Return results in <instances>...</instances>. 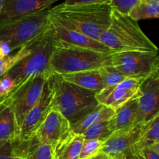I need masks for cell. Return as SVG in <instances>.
Listing matches in <instances>:
<instances>
[{"instance_id":"cell-23","label":"cell","mask_w":159,"mask_h":159,"mask_svg":"<svg viewBox=\"0 0 159 159\" xmlns=\"http://www.w3.org/2000/svg\"><path fill=\"white\" fill-rule=\"evenodd\" d=\"M31 43H32V41L18 48L13 52L0 57V77L6 74L21 59H23L29 54L31 50Z\"/></svg>"},{"instance_id":"cell-18","label":"cell","mask_w":159,"mask_h":159,"mask_svg":"<svg viewBox=\"0 0 159 159\" xmlns=\"http://www.w3.org/2000/svg\"><path fill=\"white\" fill-rule=\"evenodd\" d=\"M19 130L10 104L5 98L0 103V143L17 141Z\"/></svg>"},{"instance_id":"cell-21","label":"cell","mask_w":159,"mask_h":159,"mask_svg":"<svg viewBox=\"0 0 159 159\" xmlns=\"http://www.w3.org/2000/svg\"><path fill=\"white\" fill-rule=\"evenodd\" d=\"M159 143V114L145 123L134 152H140L144 148Z\"/></svg>"},{"instance_id":"cell-17","label":"cell","mask_w":159,"mask_h":159,"mask_svg":"<svg viewBox=\"0 0 159 159\" xmlns=\"http://www.w3.org/2000/svg\"><path fill=\"white\" fill-rule=\"evenodd\" d=\"M84 139L82 134L71 132L52 148V159H79Z\"/></svg>"},{"instance_id":"cell-37","label":"cell","mask_w":159,"mask_h":159,"mask_svg":"<svg viewBox=\"0 0 159 159\" xmlns=\"http://www.w3.org/2000/svg\"><path fill=\"white\" fill-rule=\"evenodd\" d=\"M4 99H5V98H0V103H1V102H2L3 100H4Z\"/></svg>"},{"instance_id":"cell-20","label":"cell","mask_w":159,"mask_h":159,"mask_svg":"<svg viewBox=\"0 0 159 159\" xmlns=\"http://www.w3.org/2000/svg\"><path fill=\"white\" fill-rule=\"evenodd\" d=\"M115 110L99 104L95 110L89 112L75 124H71V131L77 134H82L89 127L96 123L110 120L113 116Z\"/></svg>"},{"instance_id":"cell-8","label":"cell","mask_w":159,"mask_h":159,"mask_svg":"<svg viewBox=\"0 0 159 159\" xmlns=\"http://www.w3.org/2000/svg\"><path fill=\"white\" fill-rule=\"evenodd\" d=\"M48 78L46 75L30 78L6 97L13 111L19 134L26 116L40 99Z\"/></svg>"},{"instance_id":"cell-26","label":"cell","mask_w":159,"mask_h":159,"mask_svg":"<svg viewBox=\"0 0 159 159\" xmlns=\"http://www.w3.org/2000/svg\"><path fill=\"white\" fill-rule=\"evenodd\" d=\"M103 141L97 139H84L79 159H89L99 153Z\"/></svg>"},{"instance_id":"cell-27","label":"cell","mask_w":159,"mask_h":159,"mask_svg":"<svg viewBox=\"0 0 159 159\" xmlns=\"http://www.w3.org/2000/svg\"><path fill=\"white\" fill-rule=\"evenodd\" d=\"M16 88V83L8 73L0 77V98H6Z\"/></svg>"},{"instance_id":"cell-32","label":"cell","mask_w":159,"mask_h":159,"mask_svg":"<svg viewBox=\"0 0 159 159\" xmlns=\"http://www.w3.org/2000/svg\"><path fill=\"white\" fill-rule=\"evenodd\" d=\"M125 159H144L141 152H133L125 155Z\"/></svg>"},{"instance_id":"cell-22","label":"cell","mask_w":159,"mask_h":159,"mask_svg":"<svg viewBox=\"0 0 159 159\" xmlns=\"http://www.w3.org/2000/svg\"><path fill=\"white\" fill-rule=\"evenodd\" d=\"M128 16L137 22L141 20L158 18L159 2L139 0L129 12Z\"/></svg>"},{"instance_id":"cell-10","label":"cell","mask_w":159,"mask_h":159,"mask_svg":"<svg viewBox=\"0 0 159 159\" xmlns=\"http://www.w3.org/2000/svg\"><path fill=\"white\" fill-rule=\"evenodd\" d=\"M52 100V89L51 83L47 79L41 96L37 103L30 110L25 117L20 128L17 141L23 142L30 139L49 113Z\"/></svg>"},{"instance_id":"cell-2","label":"cell","mask_w":159,"mask_h":159,"mask_svg":"<svg viewBox=\"0 0 159 159\" xmlns=\"http://www.w3.org/2000/svg\"><path fill=\"white\" fill-rule=\"evenodd\" d=\"M52 89L51 109L60 112L73 124L99 105L96 92L80 88L64 80L59 75L48 76Z\"/></svg>"},{"instance_id":"cell-15","label":"cell","mask_w":159,"mask_h":159,"mask_svg":"<svg viewBox=\"0 0 159 159\" xmlns=\"http://www.w3.org/2000/svg\"><path fill=\"white\" fill-rule=\"evenodd\" d=\"M59 0H3L0 20L16 18L48 9Z\"/></svg>"},{"instance_id":"cell-34","label":"cell","mask_w":159,"mask_h":159,"mask_svg":"<svg viewBox=\"0 0 159 159\" xmlns=\"http://www.w3.org/2000/svg\"><path fill=\"white\" fill-rule=\"evenodd\" d=\"M110 159H125V155H116V156L115 157H113V158H110Z\"/></svg>"},{"instance_id":"cell-19","label":"cell","mask_w":159,"mask_h":159,"mask_svg":"<svg viewBox=\"0 0 159 159\" xmlns=\"http://www.w3.org/2000/svg\"><path fill=\"white\" fill-rule=\"evenodd\" d=\"M60 76L66 82L85 89L96 92V93L103 89L102 79L99 69L70 73Z\"/></svg>"},{"instance_id":"cell-7","label":"cell","mask_w":159,"mask_h":159,"mask_svg":"<svg viewBox=\"0 0 159 159\" xmlns=\"http://www.w3.org/2000/svg\"><path fill=\"white\" fill-rule=\"evenodd\" d=\"M110 65L130 79L143 80L152 73L159 71L158 53L114 52L110 55Z\"/></svg>"},{"instance_id":"cell-13","label":"cell","mask_w":159,"mask_h":159,"mask_svg":"<svg viewBox=\"0 0 159 159\" xmlns=\"http://www.w3.org/2000/svg\"><path fill=\"white\" fill-rule=\"evenodd\" d=\"M145 124V123H144ZM144 124H138L128 130L115 132L102 143L100 152L110 158L133 152Z\"/></svg>"},{"instance_id":"cell-5","label":"cell","mask_w":159,"mask_h":159,"mask_svg":"<svg viewBox=\"0 0 159 159\" xmlns=\"http://www.w3.org/2000/svg\"><path fill=\"white\" fill-rule=\"evenodd\" d=\"M49 26V9L0 20V57L30 43Z\"/></svg>"},{"instance_id":"cell-35","label":"cell","mask_w":159,"mask_h":159,"mask_svg":"<svg viewBox=\"0 0 159 159\" xmlns=\"http://www.w3.org/2000/svg\"><path fill=\"white\" fill-rule=\"evenodd\" d=\"M2 4H3V0H0V11H1L2 7Z\"/></svg>"},{"instance_id":"cell-31","label":"cell","mask_w":159,"mask_h":159,"mask_svg":"<svg viewBox=\"0 0 159 159\" xmlns=\"http://www.w3.org/2000/svg\"><path fill=\"white\" fill-rule=\"evenodd\" d=\"M111 0H65L64 3L68 5L92 4V3H110Z\"/></svg>"},{"instance_id":"cell-33","label":"cell","mask_w":159,"mask_h":159,"mask_svg":"<svg viewBox=\"0 0 159 159\" xmlns=\"http://www.w3.org/2000/svg\"><path fill=\"white\" fill-rule=\"evenodd\" d=\"M89 159H110V157H109L108 155L102 153V152H99V153L96 154V155L91 157V158H89Z\"/></svg>"},{"instance_id":"cell-36","label":"cell","mask_w":159,"mask_h":159,"mask_svg":"<svg viewBox=\"0 0 159 159\" xmlns=\"http://www.w3.org/2000/svg\"><path fill=\"white\" fill-rule=\"evenodd\" d=\"M148 1L154 2H159V0H148Z\"/></svg>"},{"instance_id":"cell-29","label":"cell","mask_w":159,"mask_h":159,"mask_svg":"<svg viewBox=\"0 0 159 159\" xmlns=\"http://www.w3.org/2000/svg\"><path fill=\"white\" fill-rule=\"evenodd\" d=\"M16 141H8L0 143V159H20L15 149Z\"/></svg>"},{"instance_id":"cell-30","label":"cell","mask_w":159,"mask_h":159,"mask_svg":"<svg viewBox=\"0 0 159 159\" xmlns=\"http://www.w3.org/2000/svg\"><path fill=\"white\" fill-rule=\"evenodd\" d=\"M140 152L144 159H159V143L144 148Z\"/></svg>"},{"instance_id":"cell-12","label":"cell","mask_w":159,"mask_h":159,"mask_svg":"<svg viewBox=\"0 0 159 159\" xmlns=\"http://www.w3.org/2000/svg\"><path fill=\"white\" fill-rule=\"evenodd\" d=\"M143 80L127 79L118 85L103 89L96 93V100L99 104L116 110L138 96L139 86Z\"/></svg>"},{"instance_id":"cell-25","label":"cell","mask_w":159,"mask_h":159,"mask_svg":"<svg viewBox=\"0 0 159 159\" xmlns=\"http://www.w3.org/2000/svg\"><path fill=\"white\" fill-rule=\"evenodd\" d=\"M99 71L102 79L103 89L118 85L126 79H130L122 74L111 65H106L99 68Z\"/></svg>"},{"instance_id":"cell-1","label":"cell","mask_w":159,"mask_h":159,"mask_svg":"<svg viewBox=\"0 0 159 159\" xmlns=\"http://www.w3.org/2000/svg\"><path fill=\"white\" fill-rule=\"evenodd\" d=\"M112 12L110 3L68 5L63 2L49 9L50 14L61 24L96 40L110 26Z\"/></svg>"},{"instance_id":"cell-11","label":"cell","mask_w":159,"mask_h":159,"mask_svg":"<svg viewBox=\"0 0 159 159\" xmlns=\"http://www.w3.org/2000/svg\"><path fill=\"white\" fill-rule=\"evenodd\" d=\"M71 124L60 112L51 109L47 117L32 138L54 147L71 133Z\"/></svg>"},{"instance_id":"cell-16","label":"cell","mask_w":159,"mask_h":159,"mask_svg":"<svg viewBox=\"0 0 159 159\" xmlns=\"http://www.w3.org/2000/svg\"><path fill=\"white\" fill-rule=\"evenodd\" d=\"M137 114L138 96L115 110L113 116L110 119L114 130L113 133L128 130L136 125Z\"/></svg>"},{"instance_id":"cell-28","label":"cell","mask_w":159,"mask_h":159,"mask_svg":"<svg viewBox=\"0 0 159 159\" xmlns=\"http://www.w3.org/2000/svg\"><path fill=\"white\" fill-rule=\"evenodd\" d=\"M138 1L139 0H111L110 4L113 9L120 13L128 16L129 12Z\"/></svg>"},{"instance_id":"cell-4","label":"cell","mask_w":159,"mask_h":159,"mask_svg":"<svg viewBox=\"0 0 159 159\" xmlns=\"http://www.w3.org/2000/svg\"><path fill=\"white\" fill-rule=\"evenodd\" d=\"M111 54L81 48L54 37V49L50 62L51 74L59 75L99 69L110 65Z\"/></svg>"},{"instance_id":"cell-9","label":"cell","mask_w":159,"mask_h":159,"mask_svg":"<svg viewBox=\"0 0 159 159\" xmlns=\"http://www.w3.org/2000/svg\"><path fill=\"white\" fill-rule=\"evenodd\" d=\"M159 114V71L141 82L138 95L136 124H144Z\"/></svg>"},{"instance_id":"cell-6","label":"cell","mask_w":159,"mask_h":159,"mask_svg":"<svg viewBox=\"0 0 159 159\" xmlns=\"http://www.w3.org/2000/svg\"><path fill=\"white\" fill-rule=\"evenodd\" d=\"M54 42V35L49 21L48 29L32 41L29 54L7 72L14 79L16 87L30 78L51 75L50 62Z\"/></svg>"},{"instance_id":"cell-38","label":"cell","mask_w":159,"mask_h":159,"mask_svg":"<svg viewBox=\"0 0 159 159\" xmlns=\"http://www.w3.org/2000/svg\"><path fill=\"white\" fill-rule=\"evenodd\" d=\"M20 159H26V158H20Z\"/></svg>"},{"instance_id":"cell-14","label":"cell","mask_w":159,"mask_h":159,"mask_svg":"<svg viewBox=\"0 0 159 159\" xmlns=\"http://www.w3.org/2000/svg\"><path fill=\"white\" fill-rule=\"evenodd\" d=\"M49 21L54 37L58 40L75 45V46L95 50V51H100V52L107 53V54L114 53L110 48L102 44L99 40L90 38L88 36L85 35L79 31H76L71 28L61 24L52 15H51L50 12Z\"/></svg>"},{"instance_id":"cell-3","label":"cell","mask_w":159,"mask_h":159,"mask_svg":"<svg viewBox=\"0 0 159 159\" xmlns=\"http://www.w3.org/2000/svg\"><path fill=\"white\" fill-rule=\"evenodd\" d=\"M99 40L113 52L158 53L156 45L143 32L138 22L114 9L110 26L101 34Z\"/></svg>"},{"instance_id":"cell-24","label":"cell","mask_w":159,"mask_h":159,"mask_svg":"<svg viewBox=\"0 0 159 159\" xmlns=\"http://www.w3.org/2000/svg\"><path fill=\"white\" fill-rule=\"evenodd\" d=\"M114 130L110 120L96 123L89 127L83 134L85 139H97L105 141L109 137L113 134Z\"/></svg>"}]
</instances>
